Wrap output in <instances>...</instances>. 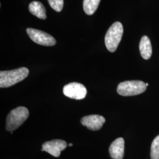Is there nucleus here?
Returning a JSON list of instances; mask_svg holds the SVG:
<instances>
[{
  "mask_svg": "<svg viewBox=\"0 0 159 159\" xmlns=\"http://www.w3.org/2000/svg\"><path fill=\"white\" fill-rule=\"evenodd\" d=\"M67 147V143L62 140H54L44 143L41 151H45L54 157H59L61 152Z\"/></svg>",
  "mask_w": 159,
  "mask_h": 159,
  "instance_id": "7",
  "label": "nucleus"
},
{
  "mask_svg": "<svg viewBox=\"0 0 159 159\" xmlns=\"http://www.w3.org/2000/svg\"><path fill=\"white\" fill-rule=\"evenodd\" d=\"M28 109L24 107H18L11 110L6 120V130L12 131L23 125L29 117Z\"/></svg>",
  "mask_w": 159,
  "mask_h": 159,
  "instance_id": "2",
  "label": "nucleus"
},
{
  "mask_svg": "<svg viewBox=\"0 0 159 159\" xmlns=\"http://www.w3.org/2000/svg\"><path fill=\"white\" fill-rule=\"evenodd\" d=\"M100 0H84L83 8L87 15H92L96 11Z\"/></svg>",
  "mask_w": 159,
  "mask_h": 159,
  "instance_id": "12",
  "label": "nucleus"
},
{
  "mask_svg": "<svg viewBox=\"0 0 159 159\" xmlns=\"http://www.w3.org/2000/svg\"><path fill=\"white\" fill-rule=\"evenodd\" d=\"M151 159H159V135L153 141L150 149Z\"/></svg>",
  "mask_w": 159,
  "mask_h": 159,
  "instance_id": "13",
  "label": "nucleus"
},
{
  "mask_svg": "<svg viewBox=\"0 0 159 159\" xmlns=\"http://www.w3.org/2000/svg\"><path fill=\"white\" fill-rule=\"evenodd\" d=\"M27 33L31 40L38 44L41 46H52L56 44L55 39L46 32L29 28L27 29Z\"/></svg>",
  "mask_w": 159,
  "mask_h": 159,
  "instance_id": "5",
  "label": "nucleus"
},
{
  "mask_svg": "<svg viewBox=\"0 0 159 159\" xmlns=\"http://www.w3.org/2000/svg\"><path fill=\"white\" fill-rule=\"evenodd\" d=\"M105 121L106 120L104 117L96 114L87 116L81 120V123L82 125L93 131L100 130L102 127Z\"/></svg>",
  "mask_w": 159,
  "mask_h": 159,
  "instance_id": "8",
  "label": "nucleus"
},
{
  "mask_svg": "<svg viewBox=\"0 0 159 159\" xmlns=\"http://www.w3.org/2000/svg\"><path fill=\"white\" fill-rule=\"evenodd\" d=\"M123 34V27L120 22L112 24L105 36V44L108 51L113 52L117 48Z\"/></svg>",
  "mask_w": 159,
  "mask_h": 159,
  "instance_id": "3",
  "label": "nucleus"
},
{
  "mask_svg": "<svg viewBox=\"0 0 159 159\" xmlns=\"http://www.w3.org/2000/svg\"><path fill=\"white\" fill-rule=\"evenodd\" d=\"M63 93L68 98L75 100H82L86 96L87 89L84 85L74 82L64 87Z\"/></svg>",
  "mask_w": 159,
  "mask_h": 159,
  "instance_id": "6",
  "label": "nucleus"
},
{
  "mask_svg": "<svg viewBox=\"0 0 159 159\" xmlns=\"http://www.w3.org/2000/svg\"><path fill=\"white\" fill-rule=\"evenodd\" d=\"M139 50L142 57L145 59H149L152 54V47L150 40L147 36H143L140 40Z\"/></svg>",
  "mask_w": 159,
  "mask_h": 159,
  "instance_id": "10",
  "label": "nucleus"
},
{
  "mask_svg": "<svg viewBox=\"0 0 159 159\" xmlns=\"http://www.w3.org/2000/svg\"><path fill=\"white\" fill-rule=\"evenodd\" d=\"M51 8L56 11L60 12L63 9L64 0H48Z\"/></svg>",
  "mask_w": 159,
  "mask_h": 159,
  "instance_id": "14",
  "label": "nucleus"
},
{
  "mask_svg": "<svg viewBox=\"0 0 159 159\" xmlns=\"http://www.w3.org/2000/svg\"><path fill=\"white\" fill-rule=\"evenodd\" d=\"M29 74L28 68H17L10 71L0 72V87L7 88L14 85L25 79Z\"/></svg>",
  "mask_w": 159,
  "mask_h": 159,
  "instance_id": "1",
  "label": "nucleus"
},
{
  "mask_svg": "<svg viewBox=\"0 0 159 159\" xmlns=\"http://www.w3.org/2000/svg\"><path fill=\"white\" fill-rule=\"evenodd\" d=\"M29 11L35 17L42 19H46V11L45 7L39 1H33L29 5Z\"/></svg>",
  "mask_w": 159,
  "mask_h": 159,
  "instance_id": "11",
  "label": "nucleus"
},
{
  "mask_svg": "<svg viewBox=\"0 0 159 159\" xmlns=\"http://www.w3.org/2000/svg\"><path fill=\"white\" fill-rule=\"evenodd\" d=\"M146 83L140 80L125 81L120 83L117 91L122 96H133L142 94L146 91Z\"/></svg>",
  "mask_w": 159,
  "mask_h": 159,
  "instance_id": "4",
  "label": "nucleus"
},
{
  "mask_svg": "<svg viewBox=\"0 0 159 159\" xmlns=\"http://www.w3.org/2000/svg\"><path fill=\"white\" fill-rule=\"evenodd\" d=\"M146 85L148 87V83H146Z\"/></svg>",
  "mask_w": 159,
  "mask_h": 159,
  "instance_id": "16",
  "label": "nucleus"
},
{
  "mask_svg": "<svg viewBox=\"0 0 159 159\" xmlns=\"http://www.w3.org/2000/svg\"><path fill=\"white\" fill-rule=\"evenodd\" d=\"M109 153L112 159H123L125 154V140L123 138H118L111 143Z\"/></svg>",
  "mask_w": 159,
  "mask_h": 159,
  "instance_id": "9",
  "label": "nucleus"
},
{
  "mask_svg": "<svg viewBox=\"0 0 159 159\" xmlns=\"http://www.w3.org/2000/svg\"><path fill=\"white\" fill-rule=\"evenodd\" d=\"M68 146H73V144H72V143H70V144H68Z\"/></svg>",
  "mask_w": 159,
  "mask_h": 159,
  "instance_id": "15",
  "label": "nucleus"
}]
</instances>
